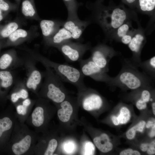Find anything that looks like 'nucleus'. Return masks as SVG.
<instances>
[{"instance_id":"1","label":"nucleus","mask_w":155,"mask_h":155,"mask_svg":"<svg viewBox=\"0 0 155 155\" xmlns=\"http://www.w3.org/2000/svg\"><path fill=\"white\" fill-rule=\"evenodd\" d=\"M90 8L92 10L93 20L109 38L119 26L130 20L128 10L122 5L105 6L96 2Z\"/></svg>"},{"instance_id":"2","label":"nucleus","mask_w":155,"mask_h":155,"mask_svg":"<svg viewBox=\"0 0 155 155\" xmlns=\"http://www.w3.org/2000/svg\"><path fill=\"white\" fill-rule=\"evenodd\" d=\"M38 137L25 123L17 119L3 154L9 155H33Z\"/></svg>"},{"instance_id":"3","label":"nucleus","mask_w":155,"mask_h":155,"mask_svg":"<svg viewBox=\"0 0 155 155\" xmlns=\"http://www.w3.org/2000/svg\"><path fill=\"white\" fill-rule=\"evenodd\" d=\"M154 80L138 67L129 62L127 59L122 61V67L118 74L112 77L108 84L123 90H134L141 88L153 87Z\"/></svg>"},{"instance_id":"4","label":"nucleus","mask_w":155,"mask_h":155,"mask_svg":"<svg viewBox=\"0 0 155 155\" xmlns=\"http://www.w3.org/2000/svg\"><path fill=\"white\" fill-rule=\"evenodd\" d=\"M25 50L36 61L51 69L63 82L74 85L80 90L87 88L84 81L85 76L80 70L67 64L52 61L35 50L29 49Z\"/></svg>"},{"instance_id":"5","label":"nucleus","mask_w":155,"mask_h":155,"mask_svg":"<svg viewBox=\"0 0 155 155\" xmlns=\"http://www.w3.org/2000/svg\"><path fill=\"white\" fill-rule=\"evenodd\" d=\"M44 78L37 96L60 103L65 99L66 94L63 82L51 68L44 66Z\"/></svg>"},{"instance_id":"6","label":"nucleus","mask_w":155,"mask_h":155,"mask_svg":"<svg viewBox=\"0 0 155 155\" xmlns=\"http://www.w3.org/2000/svg\"><path fill=\"white\" fill-rule=\"evenodd\" d=\"M24 59V65L26 74L24 81L28 90L37 96L42 84L44 72L40 71L36 67V60L29 55Z\"/></svg>"},{"instance_id":"7","label":"nucleus","mask_w":155,"mask_h":155,"mask_svg":"<svg viewBox=\"0 0 155 155\" xmlns=\"http://www.w3.org/2000/svg\"><path fill=\"white\" fill-rule=\"evenodd\" d=\"M17 118L11 107L0 111V154L4 150L9 140Z\"/></svg>"},{"instance_id":"8","label":"nucleus","mask_w":155,"mask_h":155,"mask_svg":"<svg viewBox=\"0 0 155 155\" xmlns=\"http://www.w3.org/2000/svg\"><path fill=\"white\" fill-rule=\"evenodd\" d=\"M91 59L99 67L107 72L109 71V61L119 53L112 47L103 43L99 44L90 49Z\"/></svg>"},{"instance_id":"9","label":"nucleus","mask_w":155,"mask_h":155,"mask_svg":"<svg viewBox=\"0 0 155 155\" xmlns=\"http://www.w3.org/2000/svg\"><path fill=\"white\" fill-rule=\"evenodd\" d=\"M89 42L83 44L68 41L63 43L57 49L62 53L67 61L70 62L79 61L87 51L90 50Z\"/></svg>"},{"instance_id":"10","label":"nucleus","mask_w":155,"mask_h":155,"mask_svg":"<svg viewBox=\"0 0 155 155\" xmlns=\"http://www.w3.org/2000/svg\"><path fill=\"white\" fill-rule=\"evenodd\" d=\"M80 70L85 76H89L94 80L103 82L108 85L112 77L98 66L90 57L82 59L79 61Z\"/></svg>"},{"instance_id":"11","label":"nucleus","mask_w":155,"mask_h":155,"mask_svg":"<svg viewBox=\"0 0 155 155\" xmlns=\"http://www.w3.org/2000/svg\"><path fill=\"white\" fill-rule=\"evenodd\" d=\"M146 42L144 31L139 26L137 29H136L131 42L128 44L129 48L132 53V55L130 58L127 59L137 67V65L142 61L141 58V53Z\"/></svg>"},{"instance_id":"12","label":"nucleus","mask_w":155,"mask_h":155,"mask_svg":"<svg viewBox=\"0 0 155 155\" xmlns=\"http://www.w3.org/2000/svg\"><path fill=\"white\" fill-rule=\"evenodd\" d=\"M45 101L43 98L38 97L36 100L33 110L26 121L27 124L33 128L36 133L40 131L45 122Z\"/></svg>"},{"instance_id":"13","label":"nucleus","mask_w":155,"mask_h":155,"mask_svg":"<svg viewBox=\"0 0 155 155\" xmlns=\"http://www.w3.org/2000/svg\"><path fill=\"white\" fill-rule=\"evenodd\" d=\"M38 34L36 26L31 27L28 30L19 28L6 39L4 48L20 45L32 40Z\"/></svg>"},{"instance_id":"14","label":"nucleus","mask_w":155,"mask_h":155,"mask_svg":"<svg viewBox=\"0 0 155 155\" xmlns=\"http://www.w3.org/2000/svg\"><path fill=\"white\" fill-rule=\"evenodd\" d=\"M23 65V59L18 57L14 49L7 51L0 56V70L12 71Z\"/></svg>"},{"instance_id":"15","label":"nucleus","mask_w":155,"mask_h":155,"mask_svg":"<svg viewBox=\"0 0 155 155\" xmlns=\"http://www.w3.org/2000/svg\"><path fill=\"white\" fill-rule=\"evenodd\" d=\"M15 81L12 71L0 70V105L3 106L6 102L7 96Z\"/></svg>"},{"instance_id":"16","label":"nucleus","mask_w":155,"mask_h":155,"mask_svg":"<svg viewBox=\"0 0 155 155\" xmlns=\"http://www.w3.org/2000/svg\"><path fill=\"white\" fill-rule=\"evenodd\" d=\"M90 22V20L82 21L79 18L67 19L64 21L62 27L70 33L72 39L78 40L81 38L83 32Z\"/></svg>"},{"instance_id":"17","label":"nucleus","mask_w":155,"mask_h":155,"mask_svg":"<svg viewBox=\"0 0 155 155\" xmlns=\"http://www.w3.org/2000/svg\"><path fill=\"white\" fill-rule=\"evenodd\" d=\"M133 93L134 94L135 104L137 108L139 110L146 109L148 103L154 100L153 94L154 89L153 87L141 88L135 90Z\"/></svg>"},{"instance_id":"18","label":"nucleus","mask_w":155,"mask_h":155,"mask_svg":"<svg viewBox=\"0 0 155 155\" xmlns=\"http://www.w3.org/2000/svg\"><path fill=\"white\" fill-rule=\"evenodd\" d=\"M36 100L28 97L20 100L13 104L16 109L15 115L18 121L25 123L32 110Z\"/></svg>"},{"instance_id":"19","label":"nucleus","mask_w":155,"mask_h":155,"mask_svg":"<svg viewBox=\"0 0 155 155\" xmlns=\"http://www.w3.org/2000/svg\"><path fill=\"white\" fill-rule=\"evenodd\" d=\"M64 21L56 20H42L40 22L43 40L44 43L62 26Z\"/></svg>"},{"instance_id":"20","label":"nucleus","mask_w":155,"mask_h":155,"mask_svg":"<svg viewBox=\"0 0 155 155\" xmlns=\"http://www.w3.org/2000/svg\"><path fill=\"white\" fill-rule=\"evenodd\" d=\"M86 94L82 101L84 108L87 111L99 109L104 103L103 99L91 89H86Z\"/></svg>"},{"instance_id":"21","label":"nucleus","mask_w":155,"mask_h":155,"mask_svg":"<svg viewBox=\"0 0 155 155\" xmlns=\"http://www.w3.org/2000/svg\"><path fill=\"white\" fill-rule=\"evenodd\" d=\"M28 91L24 81H16L13 87L7 96V100H10L14 104L20 100L28 98Z\"/></svg>"},{"instance_id":"22","label":"nucleus","mask_w":155,"mask_h":155,"mask_svg":"<svg viewBox=\"0 0 155 155\" xmlns=\"http://www.w3.org/2000/svg\"><path fill=\"white\" fill-rule=\"evenodd\" d=\"M72 39L70 33L63 27L60 28L55 34L44 43L47 46L57 48L64 42Z\"/></svg>"},{"instance_id":"23","label":"nucleus","mask_w":155,"mask_h":155,"mask_svg":"<svg viewBox=\"0 0 155 155\" xmlns=\"http://www.w3.org/2000/svg\"><path fill=\"white\" fill-rule=\"evenodd\" d=\"M21 11L26 18L36 21L41 20L37 13L34 0H22Z\"/></svg>"},{"instance_id":"24","label":"nucleus","mask_w":155,"mask_h":155,"mask_svg":"<svg viewBox=\"0 0 155 155\" xmlns=\"http://www.w3.org/2000/svg\"><path fill=\"white\" fill-rule=\"evenodd\" d=\"M93 142L98 149L103 153L110 152L113 148V144L110 142L108 136L105 133H103L100 136L95 137Z\"/></svg>"},{"instance_id":"25","label":"nucleus","mask_w":155,"mask_h":155,"mask_svg":"<svg viewBox=\"0 0 155 155\" xmlns=\"http://www.w3.org/2000/svg\"><path fill=\"white\" fill-rule=\"evenodd\" d=\"M135 7L143 13L154 16L155 13V0H137Z\"/></svg>"},{"instance_id":"26","label":"nucleus","mask_w":155,"mask_h":155,"mask_svg":"<svg viewBox=\"0 0 155 155\" xmlns=\"http://www.w3.org/2000/svg\"><path fill=\"white\" fill-rule=\"evenodd\" d=\"M61 108L57 111V115L60 120L63 122L69 121L73 112V108L71 103L65 100L60 103Z\"/></svg>"},{"instance_id":"27","label":"nucleus","mask_w":155,"mask_h":155,"mask_svg":"<svg viewBox=\"0 0 155 155\" xmlns=\"http://www.w3.org/2000/svg\"><path fill=\"white\" fill-rule=\"evenodd\" d=\"M21 24L14 20L4 25H0V40L7 39L16 30L20 28Z\"/></svg>"},{"instance_id":"28","label":"nucleus","mask_w":155,"mask_h":155,"mask_svg":"<svg viewBox=\"0 0 155 155\" xmlns=\"http://www.w3.org/2000/svg\"><path fill=\"white\" fill-rule=\"evenodd\" d=\"M137 67L141 68L144 72L150 76L153 80L155 78V57L144 61H141Z\"/></svg>"},{"instance_id":"29","label":"nucleus","mask_w":155,"mask_h":155,"mask_svg":"<svg viewBox=\"0 0 155 155\" xmlns=\"http://www.w3.org/2000/svg\"><path fill=\"white\" fill-rule=\"evenodd\" d=\"M131 117V113L129 108L125 106H123L120 109L118 115L113 116L111 120L113 124L117 126L127 123L130 119Z\"/></svg>"},{"instance_id":"30","label":"nucleus","mask_w":155,"mask_h":155,"mask_svg":"<svg viewBox=\"0 0 155 155\" xmlns=\"http://www.w3.org/2000/svg\"><path fill=\"white\" fill-rule=\"evenodd\" d=\"M131 22L129 20L122 24L115 31L110 38L120 42L121 38L133 28Z\"/></svg>"},{"instance_id":"31","label":"nucleus","mask_w":155,"mask_h":155,"mask_svg":"<svg viewBox=\"0 0 155 155\" xmlns=\"http://www.w3.org/2000/svg\"><path fill=\"white\" fill-rule=\"evenodd\" d=\"M68 12L67 19L79 18L77 14L80 3L76 0H63Z\"/></svg>"},{"instance_id":"32","label":"nucleus","mask_w":155,"mask_h":155,"mask_svg":"<svg viewBox=\"0 0 155 155\" xmlns=\"http://www.w3.org/2000/svg\"><path fill=\"white\" fill-rule=\"evenodd\" d=\"M146 122L145 121L141 120L126 132V136L129 140H132L135 137L137 132L142 133L145 127Z\"/></svg>"},{"instance_id":"33","label":"nucleus","mask_w":155,"mask_h":155,"mask_svg":"<svg viewBox=\"0 0 155 155\" xmlns=\"http://www.w3.org/2000/svg\"><path fill=\"white\" fill-rule=\"evenodd\" d=\"M18 8L16 3H12L8 0H0V9L9 13Z\"/></svg>"},{"instance_id":"34","label":"nucleus","mask_w":155,"mask_h":155,"mask_svg":"<svg viewBox=\"0 0 155 155\" xmlns=\"http://www.w3.org/2000/svg\"><path fill=\"white\" fill-rule=\"evenodd\" d=\"M58 145L57 140L55 138H52L49 140L47 147L45 151L44 155H53Z\"/></svg>"},{"instance_id":"35","label":"nucleus","mask_w":155,"mask_h":155,"mask_svg":"<svg viewBox=\"0 0 155 155\" xmlns=\"http://www.w3.org/2000/svg\"><path fill=\"white\" fill-rule=\"evenodd\" d=\"M136 29L133 28L121 39L120 42L125 44L128 45L131 42Z\"/></svg>"},{"instance_id":"36","label":"nucleus","mask_w":155,"mask_h":155,"mask_svg":"<svg viewBox=\"0 0 155 155\" xmlns=\"http://www.w3.org/2000/svg\"><path fill=\"white\" fill-rule=\"evenodd\" d=\"M140 152L137 150L131 148H128L121 151L119 153L120 155H140Z\"/></svg>"},{"instance_id":"37","label":"nucleus","mask_w":155,"mask_h":155,"mask_svg":"<svg viewBox=\"0 0 155 155\" xmlns=\"http://www.w3.org/2000/svg\"><path fill=\"white\" fill-rule=\"evenodd\" d=\"M86 144V147L85 154L91 155L93 154L94 150V146L92 143L89 142Z\"/></svg>"},{"instance_id":"38","label":"nucleus","mask_w":155,"mask_h":155,"mask_svg":"<svg viewBox=\"0 0 155 155\" xmlns=\"http://www.w3.org/2000/svg\"><path fill=\"white\" fill-rule=\"evenodd\" d=\"M155 140L150 143V146L147 149V153L150 155H154L155 154Z\"/></svg>"},{"instance_id":"39","label":"nucleus","mask_w":155,"mask_h":155,"mask_svg":"<svg viewBox=\"0 0 155 155\" xmlns=\"http://www.w3.org/2000/svg\"><path fill=\"white\" fill-rule=\"evenodd\" d=\"M122 2L131 8L135 7L137 0H121Z\"/></svg>"},{"instance_id":"40","label":"nucleus","mask_w":155,"mask_h":155,"mask_svg":"<svg viewBox=\"0 0 155 155\" xmlns=\"http://www.w3.org/2000/svg\"><path fill=\"white\" fill-rule=\"evenodd\" d=\"M150 146V143H143L140 146V149L143 152H146Z\"/></svg>"},{"instance_id":"41","label":"nucleus","mask_w":155,"mask_h":155,"mask_svg":"<svg viewBox=\"0 0 155 155\" xmlns=\"http://www.w3.org/2000/svg\"><path fill=\"white\" fill-rule=\"evenodd\" d=\"M8 14L0 9V22L2 21Z\"/></svg>"},{"instance_id":"42","label":"nucleus","mask_w":155,"mask_h":155,"mask_svg":"<svg viewBox=\"0 0 155 155\" xmlns=\"http://www.w3.org/2000/svg\"><path fill=\"white\" fill-rule=\"evenodd\" d=\"M154 124H155V121H153L149 120L146 123L145 127L149 129Z\"/></svg>"},{"instance_id":"43","label":"nucleus","mask_w":155,"mask_h":155,"mask_svg":"<svg viewBox=\"0 0 155 155\" xmlns=\"http://www.w3.org/2000/svg\"><path fill=\"white\" fill-rule=\"evenodd\" d=\"M151 128V129L149 134V136L151 137H153L155 135V124Z\"/></svg>"},{"instance_id":"44","label":"nucleus","mask_w":155,"mask_h":155,"mask_svg":"<svg viewBox=\"0 0 155 155\" xmlns=\"http://www.w3.org/2000/svg\"><path fill=\"white\" fill-rule=\"evenodd\" d=\"M6 39L0 40V51L1 50L4 48V45L6 41Z\"/></svg>"},{"instance_id":"45","label":"nucleus","mask_w":155,"mask_h":155,"mask_svg":"<svg viewBox=\"0 0 155 155\" xmlns=\"http://www.w3.org/2000/svg\"><path fill=\"white\" fill-rule=\"evenodd\" d=\"M151 106L152 108V112L153 114L155 115V102H152Z\"/></svg>"},{"instance_id":"46","label":"nucleus","mask_w":155,"mask_h":155,"mask_svg":"<svg viewBox=\"0 0 155 155\" xmlns=\"http://www.w3.org/2000/svg\"><path fill=\"white\" fill-rule=\"evenodd\" d=\"M21 0H15L16 1V3L17 5L18 8H19Z\"/></svg>"},{"instance_id":"47","label":"nucleus","mask_w":155,"mask_h":155,"mask_svg":"<svg viewBox=\"0 0 155 155\" xmlns=\"http://www.w3.org/2000/svg\"><path fill=\"white\" fill-rule=\"evenodd\" d=\"M103 0H97L96 2L101 3L103 1Z\"/></svg>"}]
</instances>
